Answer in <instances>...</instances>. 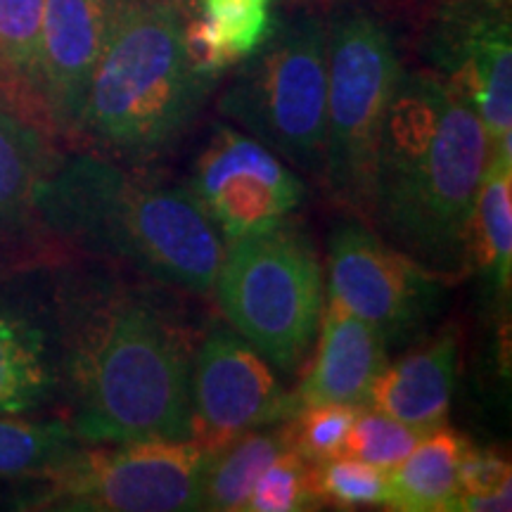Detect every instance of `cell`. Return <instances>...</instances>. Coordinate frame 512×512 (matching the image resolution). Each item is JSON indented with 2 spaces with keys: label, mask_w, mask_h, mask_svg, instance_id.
<instances>
[{
  "label": "cell",
  "mask_w": 512,
  "mask_h": 512,
  "mask_svg": "<svg viewBox=\"0 0 512 512\" xmlns=\"http://www.w3.org/2000/svg\"><path fill=\"white\" fill-rule=\"evenodd\" d=\"M112 5L114 0H46L38 46V102L46 124L64 136L79 133Z\"/></svg>",
  "instance_id": "4fadbf2b"
},
{
  "label": "cell",
  "mask_w": 512,
  "mask_h": 512,
  "mask_svg": "<svg viewBox=\"0 0 512 512\" xmlns=\"http://www.w3.org/2000/svg\"><path fill=\"white\" fill-rule=\"evenodd\" d=\"M230 328L292 375L316 342L325 280L313 242L292 223L226 240L214 290Z\"/></svg>",
  "instance_id": "8992f818"
},
{
  "label": "cell",
  "mask_w": 512,
  "mask_h": 512,
  "mask_svg": "<svg viewBox=\"0 0 512 512\" xmlns=\"http://www.w3.org/2000/svg\"><path fill=\"white\" fill-rule=\"evenodd\" d=\"M285 5H311V3H335V0H280Z\"/></svg>",
  "instance_id": "f1b7e54d"
},
{
  "label": "cell",
  "mask_w": 512,
  "mask_h": 512,
  "mask_svg": "<svg viewBox=\"0 0 512 512\" xmlns=\"http://www.w3.org/2000/svg\"><path fill=\"white\" fill-rule=\"evenodd\" d=\"M214 83L190 60L178 0H114L76 138L124 164H150L190 131Z\"/></svg>",
  "instance_id": "3957f363"
},
{
  "label": "cell",
  "mask_w": 512,
  "mask_h": 512,
  "mask_svg": "<svg viewBox=\"0 0 512 512\" xmlns=\"http://www.w3.org/2000/svg\"><path fill=\"white\" fill-rule=\"evenodd\" d=\"M313 484L320 503H330L335 508L387 505V472L347 453L313 463Z\"/></svg>",
  "instance_id": "cb8c5ba5"
},
{
  "label": "cell",
  "mask_w": 512,
  "mask_h": 512,
  "mask_svg": "<svg viewBox=\"0 0 512 512\" xmlns=\"http://www.w3.org/2000/svg\"><path fill=\"white\" fill-rule=\"evenodd\" d=\"M192 441L216 453L242 434L283 425L297 403L273 366L233 328L204 337L190 370Z\"/></svg>",
  "instance_id": "7c38bea8"
},
{
  "label": "cell",
  "mask_w": 512,
  "mask_h": 512,
  "mask_svg": "<svg viewBox=\"0 0 512 512\" xmlns=\"http://www.w3.org/2000/svg\"><path fill=\"white\" fill-rule=\"evenodd\" d=\"M328 112L320 183L332 202L366 219L384 117L403 64L392 31L366 10H349L328 24Z\"/></svg>",
  "instance_id": "52a82bcc"
},
{
  "label": "cell",
  "mask_w": 512,
  "mask_h": 512,
  "mask_svg": "<svg viewBox=\"0 0 512 512\" xmlns=\"http://www.w3.org/2000/svg\"><path fill=\"white\" fill-rule=\"evenodd\" d=\"M55 384L43 330L27 318L0 311V415L36 411L53 394Z\"/></svg>",
  "instance_id": "ffe728a7"
},
{
  "label": "cell",
  "mask_w": 512,
  "mask_h": 512,
  "mask_svg": "<svg viewBox=\"0 0 512 512\" xmlns=\"http://www.w3.org/2000/svg\"><path fill=\"white\" fill-rule=\"evenodd\" d=\"M489 152L482 119L451 86L427 69H403L377 145L366 219L432 273L463 275Z\"/></svg>",
  "instance_id": "6da1fadb"
},
{
  "label": "cell",
  "mask_w": 512,
  "mask_h": 512,
  "mask_svg": "<svg viewBox=\"0 0 512 512\" xmlns=\"http://www.w3.org/2000/svg\"><path fill=\"white\" fill-rule=\"evenodd\" d=\"M36 211L64 238L178 290H214L226 240L190 188L145 181L105 157L60 162Z\"/></svg>",
  "instance_id": "7a4b0ae2"
},
{
  "label": "cell",
  "mask_w": 512,
  "mask_h": 512,
  "mask_svg": "<svg viewBox=\"0 0 512 512\" xmlns=\"http://www.w3.org/2000/svg\"><path fill=\"white\" fill-rule=\"evenodd\" d=\"M446 278L389 245L361 216L339 221L328 242V299L387 342L411 339L439 311Z\"/></svg>",
  "instance_id": "9c48e42d"
},
{
  "label": "cell",
  "mask_w": 512,
  "mask_h": 512,
  "mask_svg": "<svg viewBox=\"0 0 512 512\" xmlns=\"http://www.w3.org/2000/svg\"><path fill=\"white\" fill-rule=\"evenodd\" d=\"M57 164L43 128L17 107H0V223L36 211L38 192Z\"/></svg>",
  "instance_id": "d6986e66"
},
{
  "label": "cell",
  "mask_w": 512,
  "mask_h": 512,
  "mask_svg": "<svg viewBox=\"0 0 512 512\" xmlns=\"http://www.w3.org/2000/svg\"><path fill=\"white\" fill-rule=\"evenodd\" d=\"M422 57L482 119L491 147L512 138L510 0H439L422 31Z\"/></svg>",
  "instance_id": "30bf717a"
},
{
  "label": "cell",
  "mask_w": 512,
  "mask_h": 512,
  "mask_svg": "<svg viewBox=\"0 0 512 512\" xmlns=\"http://www.w3.org/2000/svg\"><path fill=\"white\" fill-rule=\"evenodd\" d=\"M361 408L342 403H318L297 408L290 420L283 422L287 446L309 463L344 453L347 434Z\"/></svg>",
  "instance_id": "484cf974"
},
{
  "label": "cell",
  "mask_w": 512,
  "mask_h": 512,
  "mask_svg": "<svg viewBox=\"0 0 512 512\" xmlns=\"http://www.w3.org/2000/svg\"><path fill=\"white\" fill-rule=\"evenodd\" d=\"M214 453L195 441L81 444L43 472L27 508L67 512L204 510Z\"/></svg>",
  "instance_id": "ba28073f"
},
{
  "label": "cell",
  "mask_w": 512,
  "mask_h": 512,
  "mask_svg": "<svg viewBox=\"0 0 512 512\" xmlns=\"http://www.w3.org/2000/svg\"><path fill=\"white\" fill-rule=\"evenodd\" d=\"M467 441L448 427L427 432L413 453L387 472V505L399 512H451L456 501L458 467Z\"/></svg>",
  "instance_id": "ac0fdd59"
},
{
  "label": "cell",
  "mask_w": 512,
  "mask_h": 512,
  "mask_svg": "<svg viewBox=\"0 0 512 512\" xmlns=\"http://www.w3.org/2000/svg\"><path fill=\"white\" fill-rule=\"evenodd\" d=\"M325 43L328 24L318 15L275 19L271 34L238 64L216 105L230 126L316 181L325 166Z\"/></svg>",
  "instance_id": "5b68a950"
},
{
  "label": "cell",
  "mask_w": 512,
  "mask_h": 512,
  "mask_svg": "<svg viewBox=\"0 0 512 512\" xmlns=\"http://www.w3.org/2000/svg\"><path fill=\"white\" fill-rule=\"evenodd\" d=\"M188 188L223 240L280 226L306 200L297 171L230 124L214 128L192 164Z\"/></svg>",
  "instance_id": "8fae6325"
},
{
  "label": "cell",
  "mask_w": 512,
  "mask_h": 512,
  "mask_svg": "<svg viewBox=\"0 0 512 512\" xmlns=\"http://www.w3.org/2000/svg\"><path fill=\"white\" fill-rule=\"evenodd\" d=\"M460 491L451 512H508L512 508L510 465L496 451L467 444L458 467Z\"/></svg>",
  "instance_id": "4316f807"
},
{
  "label": "cell",
  "mask_w": 512,
  "mask_h": 512,
  "mask_svg": "<svg viewBox=\"0 0 512 512\" xmlns=\"http://www.w3.org/2000/svg\"><path fill=\"white\" fill-rule=\"evenodd\" d=\"M285 448L290 446L283 425H273L242 434L216 451L204 484V510H245L256 482Z\"/></svg>",
  "instance_id": "44dd1931"
},
{
  "label": "cell",
  "mask_w": 512,
  "mask_h": 512,
  "mask_svg": "<svg viewBox=\"0 0 512 512\" xmlns=\"http://www.w3.org/2000/svg\"><path fill=\"white\" fill-rule=\"evenodd\" d=\"M46 0H0V86L24 112L43 119L38 46Z\"/></svg>",
  "instance_id": "7402d4cb"
},
{
  "label": "cell",
  "mask_w": 512,
  "mask_h": 512,
  "mask_svg": "<svg viewBox=\"0 0 512 512\" xmlns=\"http://www.w3.org/2000/svg\"><path fill=\"white\" fill-rule=\"evenodd\" d=\"M477 266L498 297H508L512 273V138L491 147L477 190L470 235Z\"/></svg>",
  "instance_id": "e0dca14e"
},
{
  "label": "cell",
  "mask_w": 512,
  "mask_h": 512,
  "mask_svg": "<svg viewBox=\"0 0 512 512\" xmlns=\"http://www.w3.org/2000/svg\"><path fill=\"white\" fill-rule=\"evenodd\" d=\"M458 375V337L451 330L387 363L370 389L368 406L420 434L446 425Z\"/></svg>",
  "instance_id": "9a60e30c"
},
{
  "label": "cell",
  "mask_w": 512,
  "mask_h": 512,
  "mask_svg": "<svg viewBox=\"0 0 512 512\" xmlns=\"http://www.w3.org/2000/svg\"><path fill=\"white\" fill-rule=\"evenodd\" d=\"M275 0H197L185 12V48L202 74L219 76L247 60L271 34Z\"/></svg>",
  "instance_id": "2e32d148"
},
{
  "label": "cell",
  "mask_w": 512,
  "mask_h": 512,
  "mask_svg": "<svg viewBox=\"0 0 512 512\" xmlns=\"http://www.w3.org/2000/svg\"><path fill=\"white\" fill-rule=\"evenodd\" d=\"M190 370L181 332L155 309L107 306L74 342L69 427L81 444L192 441Z\"/></svg>",
  "instance_id": "277c9868"
},
{
  "label": "cell",
  "mask_w": 512,
  "mask_h": 512,
  "mask_svg": "<svg viewBox=\"0 0 512 512\" xmlns=\"http://www.w3.org/2000/svg\"><path fill=\"white\" fill-rule=\"evenodd\" d=\"M311 370L294 392L297 408L318 403L366 408L370 389L387 366V342L373 325L328 299Z\"/></svg>",
  "instance_id": "5bb4252c"
},
{
  "label": "cell",
  "mask_w": 512,
  "mask_h": 512,
  "mask_svg": "<svg viewBox=\"0 0 512 512\" xmlns=\"http://www.w3.org/2000/svg\"><path fill=\"white\" fill-rule=\"evenodd\" d=\"M81 439L67 422H34L0 415V479H36L62 463Z\"/></svg>",
  "instance_id": "603a6c76"
},
{
  "label": "cell",
  "mask_w": 512,
  "mask_h": 512,
  "mask_svg": "<svg viewBox=\"0 0 512 512\" xmlns=\"http://www.w3.org/2000/svg\"><path fill=\"white\" fill-rule=\"evenodd\" d=\"M178 3H181V8L188 12V10H192L197 5V0H178Z\"/></svg>",
  "instance_id": "f546056e"
},
{
  "label": "cell",
  "mask_w": 512,
  "mask_h": 512,
  "mask_svg": "<svg viewBox=\"0 0 512 512\" xmlns=\"http://www.w3.org/2000/svg\"><path fill=\"white\" fill-rule=\"evenodd\" d=\"M313 484V463L285 448L256 482L247 501V512H302L320 508Z\"/></svg>",
  "instance_id": "d4e9b609"
},
{
  "label": "cell",
  "mask_w": 512,
  "mask_h": 512,
  "mask_svg": "<svg viewBox=\"0 0 512 512\" xmlns=\"http://www.w3.org/2000/svg\"><path fill=\"white\" fill-rule=\"evenodd\" d=\"M422 437L425 434L389 418V415L373 411V408H361L347 434L344 453L389 472L411 456Z\"/></svg>",
  "instance_id": "83f0119b"
}]
</instances>
